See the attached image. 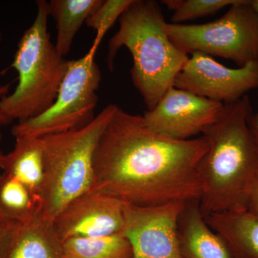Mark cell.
<instances>
[{"label":"cell","instance_id":"1","mask_svg":"<svg viewBox=\"0 0 258 258\" xmlns=\"http://www.w3.org/2000/svg\"><path fill=\"white\" fill-rule=\"evenodd\" d=\"M208 150L203 136L169 138L118 106L97 145L91 190L140 207L200 200L199 166Z\"/></svg>","mask_w":258,"mask_h":258},{"label":"cell","instance_id":"11","mask_svg":"<svg viewBox=\"0 0 258 258\" xmlns=\"http://www.w3.org/2000/svg\"><path fill=\"white\" fill-rule=\"evenodd\" d=\"M124 203L111 195L91 190L75 199L53 220L61 242L123 232Z\"/></svg>","mask_w":258,"mask_h":258},{"label":"cell","instance_id":"20","mask_svg":"<svg viewBox=\"0 0 258 258\" xmlns=\"http://www.w3.org/2000/svg\"><path fill=\"white\" fill-rule=\"evenodd\" d=\"M132 2L133 0H103L86 22L88 28H93L96 32L93 47L98 49L106 32L117 20H119Z\"/></svg>","mask_w":258,"mask_h":258},{"label":"cell","instance_id":"27","mask_svg":"<svg viewBox=\"0 0 258 258\" xmlns=\"http://www.w3.org/2000/svg\"><path fill=\"white\" fill-rule=\"evenodd\" d=\"M2 40H3V33H2L1 30H0V42H2Z\"/></svg>","mask_w":258,"mask_h":258},{"label":"cell","instance_id":"23","mask_svg":"<svg viewBox=\"0 0 258 258\" xmlns=\"http://www.w3.org/2000/svg\"><path fill=\"white\" fill-rule=\"evenodd\" d=\"M10 86H11L10 83L0 86V98H3V96H6V95L9 93ZM12 122H13V120H10L9 118H8L6 115L3 114L2 111H0V125L10 124Z\"/></svg>","mask_w":258,"mask_h":258},{"label":"cell","instance_id":"7","mask_svg":"<svg viewBox=\"0 0 258 258\" xmlns=\"http://www.w3.org/2000/svg\"><path fill=\"white\" fill-rule=\"evenodd\" d=\"M97 49L91 47L78 60H69L57 98L42 114L19 121L12 128L15 137H42L82 128L95 117L97 91L101 73L95 61Z\"/></svg>","mask_w":258,"mask_h":258},{"label":"cell","instance_id":"15","mask_svg":"<svg viewBox=\"0 0 258 258\" xmlns=\"http://www.w3.org/2000/svg\"><path fill=\"white\" fill-rule=\"evenodd\" d=\"M8 258H64L62 242L56 235L53 222L41 216L22 225Z\"/></svg>","mask_w":258,"mask_h":258},{"label":"cell","instance_id":"14","mask_svg":"<svg viewBox=\"0 0 258 258\" xmlns=\"http://www.w3.org/2000/svg\"><path fill=\"white\" fill-rule=\"evenodd\" d=\"M0 171L23 183L40 200L45 176L41 138L15 137L13 150L0 160Z\"/></svg>","mask_w":258,"mask_h":258},{"label":"cell","instance_id":"17","mask_svg":"<svg viewBox=\"0 0 258 258\" xmlns=\"http://www.w3.org/2000/svg\"><path fill=\"white\" fill-rule=\"evenodd\" d=\"M41 216L40 199L23 183L0 171V217L25 225Z\"/></svg>","mask_w":258,"mask_h":258},{"label":"cell","instance_id":"16","mask_svg":"<svg viewBox=\"0 0 258 258\" xmlns=\"http://www.w3.org/2000/svg\"><path fill=\"white\" fill-rule=\"evenodd\" d=\"M103 0H51L49 16L54 19L57 29L55 46L59 55L69 53L76 34L83 24L101 5Z\"/></svg>","mask_w":258,"mask_h":258},{"label":"cell","instance_id":"22","mask_svg":"<svg viewBox=\"0 0 258 258\" xmlns=\"http://www.w3.org/2000/svg\"><path fill=\"white\" fill-rule=\"evenodd\" d=\"M247 210L258 217V174L249 191Z\"/></svg>","mask_w":258,"mask_h":258},{"label":"cell","instance_id":"25","mask_svg":"<svg viewBox=\"0 0 258 258\" xmlns=\"http://www.w3.org/2000/svg\"><path fill=\"white\" fill-rule=\"evenodd\" d=\"M251 4L258 15V0H251Z\"/></svg>","mask_w":258,"mask_h":258},{"label":"cell","instance_id":"6","mask_svg":"<svg viewBox=\"0 0 258 258\" xmlns=\"http://www.w3.org/2000/svg\"><path fill=\"white\" fill-rule=\"evenodd\" d=\"M171 41L188 55L202 52L240 67L258 60V15L251 0H237L221 18L205 24L167 23Z\"/></svg>","mask_w":258,"mask_h":258},{"label":"cell","instance_id":"3","mask_svg":"<svg viewBox=\"0 0 258 258\" xmlns=\"http://www.w3.org/2000/svg\"><path fill=\"white\" fill-rule=\"evenodd\" d=\"M164 14L154 0H133L119 18V29L108 42V68L117 52L125 47L133 57L131 78L147 108L152 110L174 79L189 55L171 41Z\"/></svg>","mask_w":258,"mask_h":258},{"label":"cell","instance_id":"13","mask_svg":"<svg viewBox=\"0 0 258 258\" xmlns=\"http://www.w3.org/2000/svg\"><path fill=\"white\" fill-rule=\"evenodd\" d=\"M209 226L225 241L234 258H258V217L247 210L210 214Z\"/></svg>","mask_w":258,"mask_h":258},{"label":"cell","instance_id":"26","mask_svg":"<svg viewBox=\"0 0 258 258\" xmlns=\"http://www.w3.org/2000/svg\"><path fill=\"white\" fill-rule=\"evenodd\" d=\"M2 126L3 125H0V144H1L2 140H3V132H2ZM4 155V153L3 152V151L0 149V160H1L2 157Z\"/></svg>","mask_w":258,"mask_h":258},{"label":"cell","instance_id":"5","mask_svg":"<svg viewBox=\"0 0 258 258\" xmlns=\"http://www.w3.org/2000/svg\"><path fill=\"white\" fill-rule=\"evenodd\" d=\"M37 14L18 42L10 68L18 74L11 94L0 98V111L10 120L30 119L48 109L69 67V60L59 55L50 40L48 3L37 0Z\"/></svg>","mask_w":258,"mask_h":258},{"label":"cell","instance_id":"10","mask_svg":"<svg viewBox=\"0 0 258 258\" xmlns=\"http://www.w3.org/2000/svg\"><path fill=\"white\" fill-rule=\"evenodd\" d=\"M223 103L171 87L156 106L142 115L156 133L179 140L190 139L216 121Z\"/></svg>","mask_w":258,"mask_h":258},{"label":"cell","instance_id":"2","mask_svg":"<svg viewBox=\"0 0 258 258\" xmlns=\"http://www.w3.org/2000/svg\"><path fill=\"white\" fill-rule=\"evenodd\" d=\"M252 113L246 95L224 104L216 121L203 132L208 144L199 166L204 217L247 210L249 191L258 174V147L248 125Z\"/></svg>","mask_w":258,"mask_h":258},{"label":"cell","instance_id":"21","mask_svg":"<svg viewBox=\"0 0 258 258\" xmlns=\"http://www.w3.org/2000/svg\"><path fill=\"white\" fill-rule=\"evenodd\" d=\"M21 225L0 217V258H8L12 244Z\"/></svg>","mask_w":258,"mask_h":258},{"label":"cell","instance_id":"12","mask_svg":"<svg viewBox=\"0 0 258 258\" xmlns=\"http://www.w3.org/2000/svg\"><path fill=\"white\" fill-rule=\"evenodd\" d=\"M177 235L184 258H234L225 241L207 223L200 200L184 204L178 219Z\"/></svg>","mask_w":258,"mask_h":258},{"label":"cell","instance_id":"4","mask_svg":"<svg viewBox=\"0 0 258 258\" xmlns=\"http://www.w3.org/2000/svg\"><path fill=\"white\" fill-rule=\"evenodd\" d=\"M117 108L108 105L82 128L40 137L45 166L40 195L43 218L53 222L73 200L92 189L95 152Z\"/></svg>","mask_w":258,"mask_h":258},{"label":"cell","instance_id":"18","mask_svg":"<svg viewBox=\"0 0 258 258\" xmlns=\"http://www.w3.org/2000/svg\"><path fill=\"white\" fill-rule=\"evenodd\" d=\"M64 258H133L132 244L124 232L62 242Z\"/></svg>","mask_w":258,"mask_h":258},{"label":"cell","instance_id":"19","mask_svg":"<svg viewBox=\"0 0 258 258\" xmlns=\"http://www.w3.org/2000/svg\"><path fill=\"white\" fill-rule=\"evenodd\" d=\"M237 0H162L161 4L173 12V24L215 15L226 7L235 4Z\"/></svg>","mask_w":258,"mask_h":258},{"label":"cell","instance_id":"9","mask_svg":"<svg viewBox=\"0 0 258 258\" xmlns=\"http://www.w3.org/2000/svg\"><path fill=\"white\" fill-rule=\"evenodd\" d=\"M185 203L152 207L124 203V229L133 258H184L177 235L178 219Z\"/></svg>","mask_w":258,"mask_h":258},{"label":"cell","instance_id":"24","mask_svg":"<svg viewBox=\"0 0 258 258\" xmlns=\"http://www.w3.org/2000/svg\"><path fill=\"white\" fill-rule=\"evenodd\" d=\"M248 125L258 147V111L249 115Z\"/></svg>","mask_w":258,"mask_h":258},{"label":"cell","instance_id":"8","mask_svg":"<svg viewBox=\"0 0 258 258\" xmlns=\"http://www.w3.org/2000/svg\"><path fill=\"white\" fill-rule=\"evenodd\" d=\"M173 86L223 104L233 103L258 88V60L230 69L211 56L194 52L176 75Z\"/></svg>","mask_w":258,"mask_h":258}]
</instances>
